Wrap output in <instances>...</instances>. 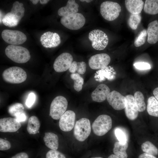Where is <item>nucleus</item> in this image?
<instances>
[{"mask_svg": "<svg viewBox=\"0 0 158 158\" xmlns=\"http://www.w3.org/2000/svg\"><path fill=\"white\" fill-rule=\"evenodd\" d=\"M5 54L8 58L18 63H25L30 58L29 50L25 47L18 45H8L5 49Z\"/></svg>", "mask_w": 158, "mask_h": 158, "instance_id": "nucleus-1", "label": "nucleus"}, {"mask_svg": "<svg viewBox=\"0 0 158 158\" xmlns=\"http://www.w3.org/2000/svg\"><path fill=\"white\" fill-rule=\"evenodd\" d=\"M2 76L5 81L12 84L22 83L26 80L27 77L25 71L18 66L11 67L5 69Z\"/></svg>", "mask_w": 158, "mask_h": 158, "instance_id": "nucleus-2", "label": "nucleus"}, {"mask_svg": "<svg viewBox=\"0 0 158 158\" xmlns=\"http://www.w3.org/2000/svg\"><path fill=\"white\" fill-rule=\"evenodd\" d=\"M121 10L118 3L112 1L103 2L100 6V13L102 17L109 21H112L119 16Z\"/></svg>", "mask_w": 158, "mask_h": 158, "instance_id": "nucleus-3", "label": "nucleus"}, {"mask_svg": "<svg viewBox=\"0 0 158 158\" xmlns=\"http://www.w3.org/2000/svg\"><path fill=\"white\" fill-rule=\"evenodd\" d=\"M112 121L111 117L106 114L99 116L92 125L94 133L98 136H102L107 133L111 128Z\"/></svg>", "mask_w": 158, "mask_h": 158, "instance_id": "nucleus-4", "label": "nucleus"}, {"mask_svg": "<svg viewBox=\"0 0 158 158\" xmlns=\"http://www.w3.org/2000/svg\"><path fill=\"white\" fill-rule=\"evenodd\" d=\"M68 104L65 97L59 96L52 100L50 106L49 115L55 120H58L66 111Z\"/></svg>", "mask_w": 158, "mask_h": 158, "instance_id": "nucleus-5", "label": "nucleus"}, {"mask_svg": "<svg viewBox=\"0 0 158 158\" xmlns=\"http://www.w3.org/2000/svg\"><path fill=\"white\" fill-rule=\"evenodd\" d=\"M91 132L90 123L89 119L81 118L77 121L74 126L73 134L78 141H85L89 136Z\"/></svg>", "mask_w": 158, "mask_h": 158, "instance_id": "nucleus-6", "label": "nucleus"}, {"mask_svg": "<svg viewBox=\"0 0 158 158\" xmlns=\"http://www.w3.org/2000/svg\"><path fill=\"white\" fill-rule=\"evenodd\" d=\"M60 22L66 28L71 30H76L81 28L84 25L85 19L81 13H77L62 17Z\"/></svg>", "mask_w": 158, "mask_h": 158, "instance_id": "nucleus-7", "label": "nucleus"}, {"mask_svg": "<svg viewBox=\"0 0 158 158\" xmlns=\"http://www.w3.org/2000/svg\"><path fill=\"white\" fill-rule=\"evenodd\" d=\"M88 38L92 42V47L97 50H104L108 44L109 39L107 35L99 29L91 31L89 34Z\"/></svg>", "mask_w": 158, "mask_h": 158, "instance_id": "nucleus-8", "label": "nucleus"}, {"mask_svg": "<svg viewBox=\"0 0 158 158\" xmlns=\"http://www.w3.org/2000/svg\"><path fill=\"white\" fill-rule=\"evenodd\" d=\"M1 36L5 42L10 45L20 44L24 43L27 39L24 33L17 30H4L1 32Z\"/></svg>", "mask_w": 158, "mask_h": 158, "instance_id": "nucleus-9", "label": "nucleus"}, {"mask_svg": "<svg viewBox=\"0 0 158 158\" xmlns=\"http://www.w3.org/2000/svg\"><path fill=\"white\" fill-rule=\"evenodd\" d=\"M73 57L70 53L64 52L62 53L55 59L53 67L57 72H62L69 69L73 61Z\"/></svg>", "mask_w": 158, "mask_h": 158, "instance_id": "nucleus-10", "label": "nucleus"}, {"mask_svg": "<svg viewBox=\"0 0 158 158\" xmlns=\"http://www.w3.org/2000/svg\"><path fill=\"white\" fill-rule=\"evenodd\" d=\"M111 58L106 53L96 54L91 56L88 61L90 68L94 70H99L104 68L109 64Z\"/></svg>", "mask_w": 158, "mask_h": 158, "instance_id": "nucleus-11", "label": "nucleus"}, {"mask_svg": "<svg viewBox=\"0 0 158 158\" xmlns=\"http://www.w3.org/2000/svg\"><path fill=\"white\" fill-rule=\"evenodd\" d=\"M107 99L110 105L116 110H122L126 107V97L116 90L110 92Z\"/></svg>", "mask_w": 158, "mask_h": 158, "instance_id": "nucleus-12", "label": "nucleus"}, {"mask_svg": "<svg viewBox=\"0 0 158 158\" xmlns=\"http://www.w3.org/2000/svg\"><path fill=\"white\" fill-rule=\"evenodd\" d=\"M75 118V114L73 111H66L60 118L59 126L60 129L65 132L71 130L74 127Z\"/></svg>", "mask_w": 158, "mask_h": 158, "instance_id": "nucleus-13", "label": "nucleus"}, {"mask_svg": "<svg viewBox=\"0 0 158 158\" xmlns=\"http://www.w3.org/2000/svg\"><path fill=\"white\" fill-rule=\"evenodd\" d=\"M21 126L20 122L15 118L7 117L0 119V131L1 132H15Z\"/></svg>", "mask_w": 158, "mask_h": 158, "instance_id": "nucleus-14", "label": "nucleus"}, {"mask_svg": "<svg viewBox=\"0 0 158 158\" xmlns=\"http://www.w3.org/2000/svg\"><path fill=\"white\" fill-rule=\"evenodd\" d=\"M126 103L125 112L127 118L131 120H135L138 117V111L135 104L134 96L131 95L126 96Z\"/></svg>", "mask_w": 158, "mask_h": 158, "instance_id": "nucleus-15", "label": "nucleus"}, {"mask_svg": "<svg viewBox=\"0 0 158 158\" xmlns=\"http://www.w3.org/2000/svg\"><path fill=\"white\" fill-rule=\"evenodd\" d=\"M109 87L106 85H99L92 93L91 97L93 101L98 102L104 101L110 92Z\"/></svg>", "mask_w": 158, "mask_h": 158, "instance_id": "nucleus-16", "label": "nucleus"}, {"mask_svg": "<svg viewBox=\"0 0 158 158\" xmlns=\"http://www.w3.org/2000/svg\"><path fill=\"white\" fill-rule=\"evenodd\" d=\"M79 5L74 0H69L65 6L62 7L58 11V14L64 17L77 13L78 11Z\"/></svg>", "mask_w": 158, "mask_h": 158, "instance_id": "nucleus-17", "label": "nucleus"}, {"mask_svg": "<svg viewBox=\"0 0 158 158\" xmlns=\"http://www.w3.org/2000/svg\"><path fill=\"white\" fill-rule=\"evenodd\" d=\"M147 42L151 44H155L158 41V21L154 20L148 25L147 30Z\"/></svg>", "mask_w": 158, "mask_h": 158, "instance_id": "nucleus-18", "label": "nucleus"}, {"mask_svg": "<svg viewBox=\"0 0 158 158\" xmlns=\"http://www.w3.org/2000/svg\"><path fill=\"white\" fill-rule=\"evenodd\" d=\"M125 4L127 10L134 14H140L144 6V2L141 0H126Z\"/></svg>", "mask_w": 158, "mask_h": 158, "instance_id": "nucleus-19", "label": "nucleus"}, {"mask_svg": "<svg viewBox=\"0 0 158 158\" xmlns=\"http://www.w3.org/2000/svg\"><path fill=\"white\" fill-rule=\"evenodd\" d=\"M43 140L46 146L51 150L58 149L59 138L56 134L51 132L45 133Z\"/></svg>", "mask_w": 158, "mask_h": 158, "instance_id": "nucleus-20", "label": "nucleus"}, {"mask_svg": "<svg viewBox=\"0 0 158 158\" xmlns=\"http://www.w3.org/2000/svg\"><path fill=\"white\" fill-rule=\"evenodd\" d=\"M40 124L38 118L33 116L29 118L27 129L30 134H35L37 133L40 127Z\"/></svg>", "mask_w": 158, "mask_h": 158, "instance_id": "nucleus-21", "label": "nucleus"}, {"mask_svg": "<svg viewBox=\"0 0 158 158\" xmlns=\"http://www.w3.org/2000/svg\"><path fill=\"white\" fill-rule=\"evenodd\" d=\"M147 110L148 114L158 117V101L154 96L150 97L147 100Z\"/></svg>", "mask_w": 158, "mask_h": 158, "instance_id": "nucleus-22", "label": "nucleus"}, {"mask_svg": "<svg viewBox=\"0 0 158 158\" xmlns=\"http://www.w3.org/2000/svg\"><path fill=\"white\" fill-rule=\"evenodd\" d=\"M128 147L127 142L123 143L119 141L116 142L114 144L113 152L114 154L121 158H127L128 154L126 150Z\"/></svg>", "mask_w": 158, "mask_h": 158, "instance_id": "nucleus-23", "label": "nucleus"}, {"mask_svg": "<svg viewBox=\"0 0 158 158\" xmlns=\"http://www.w3.org/2000/svg\"><path fill=\"white\" fill-rule=\"evenodd\" d=\"M144 11L146 13L155 15L158 13V0H146Z\"/></svg>", "mask_w": 158, "mask_h": 158, "instance_id": "nucleus-24", "label": "nucleus"}, {"mask_svg": "<svg viewBox=\"0 0 158 158\" xmlns=\"http://www.w3.org/2000/svg\"><path fill=\"white\" fill-rule=\"evenodd\" d=\"M10 13L15 16L20 21L24 15L25 8L23 4L18 1H15L13 4Z\"/></svg>", "mask_w": 158, "mask_h": 158, "instance_id": "nucleus-25", "label": "nucleus"}, {"mask_svg": "<svg viewBox=\"0 0 158 158\" xmlns=\"http://www.w3.org/2000/svg\"><path fill=\"white\" fill-rule=\"evenodd\" d=\"M134 97L138 111H144L146 109V105L143 94L140 91H136L134 93Z\"/></svg>", "mask_w": 158, "mask_h": 158, "instance_id": "nucleus-26", "label": "nucleus"}, {"mask_svg": "<svg viewBox=\"0 0 158 158\" xmlns=\"http://www.w3.org/2000/svg\"><path fill=\"white\" fill-rule=\"evenodd\" d=\"M142 150L145 152L154 156L158 155V149L152 142L146 141L141 145Z\"/></svg>", "mask_w": 158, "mask_h": 158, "instance_id": "nucleus-27", "label": "nucleus"}, {"mask_svg": "<svg viewBox=\"0 0 158 158\" xmlns=\"http://www.w3.org/2000/svg\"><path fill=\"white\" fill-rule=\"evenodd\" d=\"M70 77L74 82L73 87L74 89L78 92L80 91L82 89L84 83L83 78L78 73H71Z\"/></svg>", "mask_w": 158, "mask_h": 158, "instance_id": "nucleus-28", "label": "nucleus"}, {"mask_svg": "<svg viewBox=\"0 0 158 158\" xmlns=\"http://www.w3.org/2000/svg\"><path fill=\"white\" fill-rule=\"evenodd\" d=\"M142 17L140 14H131L128 20V24L130 28L133 30L136 29L141 20Z\"/></svg>", "mask_w": 158, "mask_h": 158, "instance_id": "nucleus-29", "label": "nucleus"}, {"mask_svg": "<svg viewBox=\"0 0 158 158\" xmlns=\"http://www.w3.org/2000/svg\"><path fill=\"white\" fill-rule=\"evenodd\" d=\"M24 109V107L22 104L17 103L13 104L9 107L8 112L11 115L16 117L23 113Z\"/></svg>", "mask_w": 158, "mask_h": 158, "instance_id": "nucleus-30", "label": "nucleus"}, {"mask_svg": "<svg viewBox=\"0 0 158 158\" xmlns=\"http://www.w3.org/2000/svg\"><path fill=\"white\" fill-rule=\"evenodd\" d=\"M114 133L118 141L121 143L127 142L128 136L124 130L120 128H116L114 130Z\"/></svg>", "mask_w": 158, "mask_h": 158, "instance_id": "nucleus-31", "label": "nucleus"}, {"mask_svg": "<svg viewBox=\"0 0 158 158\" xmlns=\"http://www.w3.org/2000/svg\"><path fill=\"white\" fill-rule=\"evenodd\" d=\"M147 35V30L144 29L142 30L135 38L134 45L136 47L140 46L145 42L146 36Z\"/></svg>", "mask_w": 158, "mask_h": 158, "instance_id": "nucleus-32", "label": "nucleus"}, {"mask_svg": "<svg viewBox=\"0 0 158 158\" xmlns=\"http://www.w3.org/2000/svg\"><path fill=\"white\" fill-rule=\"evenodd\" d=\"M45 158H66L64 154L57 150H50L45 154Z\"/></svg>", "mask_w": 158, "mask_h": 158, "instance_id": "nucleus-33", "label": "nucleus"}, {"mask_svg": "<svg viewBox=\"0 0 158 158\" xmlns=\"http://www.w3.org/2000/svg\"><path fill=\"white\" fill-rule=\"evenodd\" d=\"M11 147V144L9 141L1 138H0V150H7L9 149Z\"/></svg>", "mask_w": 158, "mask_h": 158, "instance_id": "nucleus-34", "label": "nucleus"}, {"mask_svg": "<svg viewBox=\"0 0 158 158\" xmlns=\"http://www.w3.org/2000/svg\"><path fill=\"white\" fill-rule=\"evenodd\" d=\"M133 66L136 68L140 70H147L151 68L150 65L145 62H136L133 64Z\"/></svg>", "mask_w": 158, "mask_h": 158, "instance_id": "nucleus-35", "label": "nucleus"}, {"mask_svg": "<svg viewBox=\"0 0 158 158\" xmlns=\"http://www.w3.org/2000/svg\"><path fill=\"white\" fill-rule=\"evenodd\" d=\"M86 65L85 62H77L76 71L79 74H83L86 71Z\"/></svg>", "mask_w": 158, "mask_h": 158, "instance_id": "nucleus-36", "label": "nucleus"}, {"mask_svg": "<svg viewBox=\"0 0 158 158\" xmlns=\"http://www.w3.org/2000/svg\"><path fill=\"white\" fill-rule=\"evenodd\" d=\"M36 99L35 94L33 92L30 93L26 101L25 104L28 108L31 107L34 104Z\"/></svg>", "mask_w": 158, "mask_h": 158, "instance_id": "nucleus-37", "label": "nucleus"}, {"mask_svg": "<svg viewBox=\"0 0 158 158\" xmlns=\"http://www.w3.org/2000/svg\"><path fill=\"white\" fill-rule=\"evenodd\" d=\"M11 158H30V157L26 152H22L17 153Z\"/></svg>", "mask_w": 158, "mask_h": 158, "instance_id": "nucleus-38", "label": "nucleus"}, {"mask_svg": "<svg viewBox=\"0 0 158 158\" xmlns=\"http://www.w3.org/2000/svg\"><path fill=\"white\" fill-rule=\"evenodd\" d=\"M77 62L76 61H73L72 64L69 69V71L72 73H75L76 71V67Z\"/></svg>", "mask_w": 158, "mask_h": 158, "instance_id": "nucleus-39", "label": "nucleus"}, {"mask_svg": "<svg viewBox=\"0 0 158 158\" xmlns=\"http://www.w3.org/2000/svg\"><path fill=\"white\" fill-rule=\"evenodd\" d=\"M15 118L20 122L24 121L26 120V116L25 114L23 113L16 116Z\"/></svg>", "mask_w": 158, "mask_h": 158, "instance_id": "nucleus-40", "label": "nucleus"}, {"mask_svg": "<svg viewBox=\"0 0 158 158\" xmlns=\"http://www.w3.org/2000/svg\"><path fill=\"white\" fill-rule=\"evenodd\" d=\"M138 158H157V157L153 155L144 153L140 155Z\"/></svg>", "mask_w": 158, "mask_h": 158, "instance_id": "nucleus-41", "label": "nucleus"}, {"mask_svg": "<svg viewBox=\"0 0 158 158\" xmlns=\"http://www.w3.org/2000/svg\"><path fill=\"white\" fill-rule=\"evenodd\" d=\"M154 97L158 101V87L155 88L153 91Z\"/></svg>", "mask_w": 158, "mask_h": 158, "instance_id": "nucleus-42", "label": "nucleus"}, {"mask_svg": "<svg viewBox=\"0 0 158 158\" xmlns=\"http://www.w3.org/2000/svg\"><path fill=\"white\" fill-rule=\"evenodd\" d=\"M40 3L42 4H47L49 1V0H39Z\"/></svg>", "mask_w": 158, "mask_h": 158, "instance_id": "nucleus-43", "label": "nucleus"}, {"mask_svg": "<svg viewBox=\"0 0 158 158\" xmlns=\"http://www.w3.org/2000/svg\"><path fill=\"white\" fill-rule=\"evenodd\" d=\"M108 158H121L115 154H111L110 155Z\"/></svg>", "mask_w": 158, "mask_h": 158, "instance_id": "nucleus-44", "label": "nucleus"}, {"mask_svg": "<svg viewBox=\"0 0 158 158\" xmlns=\"http://www.w3.org/2000/svg\"><path fill=\"white\" fill-rule=\"evenodd\" d=\"M30 1L32 2V3L34 4H37L39 1V0H30Z\"/></svg>", "mask_w": 158, "mask_h": 158, "instance_id": "nucleus-45", "label": "nucleus"}, {"mask_svg": "<svg viewBox=\"0 0 158 158\" xmlns=\"http://www.w3.org/2000/svg\"><path fill=\"white\" fill-rule=\"evenodd\" d=\"M92 0H85V2H86L87 3H90L91 2V1H92Z\"/></svg>", "mask_w": 158, "mask_h": 158, "instance_id": "nucleus-46", "label": "nucleus"}, {"mask_svg": "<svg viewBox=\"0 0 158 158\" xmlns=\"http://www.w3.org/2000/svg\"><path fill=\"white\" fill-rule=\"evenodd\" d=\"M43 40L42 38V37L41 36L40 38V41L41 42H42Z\"/></svg>", "mask_w": 158, "mask_h": 158, "instance_id": "nucleus-47", "label": "nucleus"}, {"mask_svg": "<svg viewBox=\"0 0 158 158\" xmlns=\"http://www.w3.org/2000/svg\"><path fill=\"white\" fill-rule=\"evenodd\" d=\"M91 158H103L101 157H92Z\"/></svg>", "mask_w": 158, "mask_h": 158, "instance_id": "nucleus-48", "label": "nucleus"}, {"mask_svg": "<svg viewBox=\"0 0 158 158\" xmlns=\"http://www.w3.org/2000/svg\"><path fill=\"white\" fill-rule=\"evenodd\" d=\"M41 42V44L42 45H44V42L43 40Z\"/></svg>", "mask_w": 158, "mask_h": 158, "instance_id": "nucleus-49", "label": "nucleus"}, {"mask_svg": "<svg viewBox=\"0 0 158 158\" xmlns=\"http://www.w3.org/2000/svg\"><path fill=\"white\" fill-rule=\"evenodd\" d=\"M43 34L44 35V36H46V35H47V34L46 32L44 33Z\"/></svg>", "mask_w": 158, "mask_h": 158, "instance_id": "nucleus-50", "label": "nucleus"}]
</instances>
